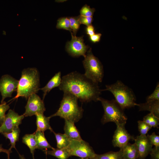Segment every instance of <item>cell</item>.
Masks as SVG:
<instances>
[{
	"label": "cell",
	"mask_w": 159,
	"mask_h": 159,
	"mask_svg": "<svg viewBox=\"0 0 159 159\" xmlns=\"http://www.w3.org/2000/svg\"><path fill=\"white\" fill-rule=\"evenodd\" d=\"M40 85V75L37 69L34 67L24 69L19 80L16 95L14 99L19 97L28 99L32 94L38 92Z\"/></svg>",
	"instance_id": "obj_2"
},
{
	"label": "cell",
	"mask_w": 159,
	"mask_h": 159,
	"mask_svg": "<svg viewBox=\"0 0 159 159\" xmlns=\"http://www.w3.org/2000/svg\"><path fill=\"white\" fill-rule=\"evenodd\" d=\"M80 159H89L87 158H80Z\"/></svg>",
	"instance_id": "obj_39"
},
{
	"label": "cell",
	"mask_w": 159,
	"mask_h": 159,
	"mask_svg": "<svg viewBox=\"0 0 159 159\" xmlns=\"http://www.w3.org/2000/svg\"><path fill=\"white\" fill-rule=\"evenodd\" d=\"M139 111H148L159 118V101H146L144 103L137 104Z\"/></svg>",
	"instance_id": "obj_15"
},
{
	"label": "cell",
	"mask_w": 159,
	"mask_h": 159,
	"mask_svg": "<svg viewBox=\"0 0 159 159\" xmlns=\"http://www.w3.org/2000/svg\"><path fill=\"white\" fill-rule=\"evenodd\" d=\"M139 154V159H145L151 152L153 145L147 135L137 136L135 138Z\"/></svg>",
	"instance_id": "obj_13"
},
{
	"label": "cell",
	"mask_w": 159,
	"mask_h": 159,
	"mask_svg": "<svg viewBox=\"0 0 159 159\" xmlns=\"http://www.w3.org/2000/svg\"><path fill=\"white\" fill-rule=\"evenodd\" d=\"M74 124L70 121L65 120L64 134L71 140H81L82 139L80 133Z\"/></svg>",
	"instance_id": "obj_14"
},
{
	"label": "cell",
	"mask_w": 159,
	"mask_h": 159,
	"mask_svg": "<svg viewBox=\"0 0 159 159\" xmlns=\"http://www.w3.org/2000/svg\"><path fill=\"white\" fill-rule=\"evenodd\" d=\"M138 129L140 135L142 136L146 135L148 132L151 129L152 127L143 120H138Z\"/></svg>",
	"instance_id": "obj_28"
},
{
	"label": "cell",
	"mask_w": 159,
	"mask_h": 159,
	"mask_svg": "<svg viewBox=\"0 0 159 159\" xmlns=\"http://www.w3.org/2000/svg\"><path fill=\"white\" fill-rule=\"evenodd\" d=\"M83 61L85 70L84 74L93 82L98 84L102 82L104 72L102 64L92 54L91 49L87 52Z\"/></svg>",
	"instance_id": "obj_6"
},
{
	"label": "cell",
	"mask_w": 159,
	"mask_h": 159,
	"mask_svg": "<svg viewBox=\"0 0 159 159\" xmlns=\"http://www.w3.org/2000/svg\"><path fill=\"white\" fill-rule=\"evenodd\" d=\"M37 143V149L44 150H47L48 148L52 150L53 148L48 143L45 138L44 132L36 130L34 133Z\"/></svg>",
	"instance_id": "obj_19"
},
{
	"label": "cell",
	"mask_w": 159,
	"mask_h": 159,
	"mask_svg": "<svg viewBox=\"0 0 159 159\" xmlns=\"http://www.w3.org/2000/svg\"><path fill=\"white\" fill-rule=\"evenodd\" d=\"M95 11V9L90 8L89 6L85 5L82 7L80 11V16L92 17Z\"/></svg>",
	"instance_id": "obj_29"
},
{
	"label": "cell",
	"mask_w": 159,
	"mask_h": 159,
	"mask_svg": "<svg viewBox=\"0 0 159 159\" xmlns=\"http://www.w3.org/2000/svg\"><path fill=\"white\" fill-rule=\"evenodd\" d=\"M79 16L78 17H72L68 18L70 23V26L73 34L76 36L77 31L79 29L81 24L79 20Z\"/></svg>",
	"instance_id": "obj_27"
},
{
	"label": "cell",
	"mask_w": 159,
	"mask_h": 159,
	"mask_svg": "<svg viewBox=\"0 0 159 159\" xmlns=\"http://www.w3.org/2000/svg\"><path fill=\"white\" fill-rule=\"evenodd\" d=\"M79 20L81 24L88 26L92 24L93 19L92 17H86L80 15L79 16Z\"/></svg>",
	"instance_id": "obj_33"
},
{
	"label": "cell",
	"mask_w": 159,
	"mask_h": 159,
	"mask_svg": "<svg viewBox=\"0 0 159 159\" xmlns=\"http://www.w3.org/2000/svg\"><path fill=\"white\" fill-rule=\"evenodd\" d=\"M105 87L106 88L102 90V91L110 92L123 110L137 106L136 97L132 90L121 81L118 80L113 84L106 85Z\"/></svg>",
	"instance_id": "obj_4"
},
{
	"label": "cell",
	"mask_w": 159,
	"mask_h": 159,
	"mask_svg": "<svg viewBox=\"0 0 159 159\" xmlns=\"http://www.w3.org/2000/svg\"><path fill=\"white\" fill-rule=\"evenodd\" d=\"M121 149L124 159H137L139 157L138 152L135 143H128Z\"/></svg>",
	"instance_id": "obj_18"
},
{
	"label": "cell",
	"mask_w": 159,
	"mask_h": 159,
	"mask_svg": "<svg viewBox=\"0 0 159 159\" xmlns=\"http://www.w3.org/2000/svg\"><path fill=\"white\" fill-rule=\"evenodd\" d=\"M98 101L101 102L104 110L101 120L103 124L110 122H114L116 125L126 124L127 117L115 99L108 100L100 97Z\"/></svg>",
	"instance_id": "obj_5"
},
{
	"label": "cell",
	"mask_w": 159,
	"mask_h": 159,
	"mask_svg": "<svg viewBox=\"0 0 159 159\" xmlns=\"http://www.w3.org/2000/svg\"><path fill=\"white\" fill-rule=\"evenodd\" d=\"M151 159H159V147L153 148L150 154Z\"/></svg>",
	"instance_id": "obj_34"
},
{
	"label": "cell",
	"mask_w": 159,
	"mask_h": 159,
	"mask_svg": "<svg viewBox=\"0 0 159 159\" xmlns=\"http://www.w3.org/2000/svg\"><path fill=\"white\" fill-rule=\"evenodd\" d=\"M72 39L67 44L66 48L67 52L73 57L82 56L84 57L89 48L84 43L83 37H77L71 32Z\"/></svg>",
	"instance_id": "obj_8"
},
{
	"label": "cell",
	"mask_w": 159,
	"mask_h": 159,
	"mask_svg": "<svg viewBox=\"0 0 159 159\" xmlns=\"http://www.w3.org/2000/svg\"><path fill=\"white\" fill-rule=\"evenodd\" d=\"M61 72H59L55 74L44 87L40 89V90H41L43 92V100L52 89L59 87L61 83Z\"/></svg>",
	"instance_id": "obj_16"
},
{
	"label": "cell",
	"mask_w": 159,
	"mask_h": 159,
	"mask_svg": "<svg viewBox=\"0 0 159 159\" xmlns=\"http://www.w3.org/2000/svg\"><path fill=\"white\" fill-rule=\"evenodd\" d=\"M102 34L100 33L95 34L93 35L90 36V40L93 43H96L99 42Z\"/></svg>",
	"instance_id": "obj_35"
},
{
	"label": "cell",
	"mask_w": 159,
	"mask_h": 159,
	"mask_svg": "<svg viewBox=\"0 0 159 159\" xmlns=\"http://www.w3.org/2000/svg\"><path fill=\"white\" fill-rule=\"evenodd\" d=\"M4 152L6 153L8 156V159H9L10 154L12 152L11 150L9 149H4L2 147V145H0V153Z\"/></svg>",
	"instance_id": "obj_37"
},
{
	"label": "cell",
	"mask_w": 159,
	"mask_h": 159,
	"mask_svg": "<svg viewBox=\"0 0 159 159\" xmlns=\"http://www.w3.org/2000/svg\"><path fill=\"white\" fill-rule=\"evenodd\" d=\"M9 108V105L7 104L4 101L0 105V127L4 120L5 113Z\"/></svg>",
	"instance_id": "obj_30"
},
{
	"label": "cell",
	"mask_w": 159,
	"mask_h": 159,
	"mask_svg": "<svg viewBox=\"0 0 159 159\" xmlns=\"http://www.w3.org/2000/svg\"><path fill=\"white\" fill-rule=\"evenodd\" d=\"M146 101L154 100L159 101V83L158 82L153 92L148 96L146 98Z\"/></svg>",
	"instance_id": "obj_31"
},
{
	"label": "cell",
	"mask_w": 159,
	"mask_h": 159,
	"mask_svg": "<svg viewBox=\"0 0 159 159\" xmlns=\"http://www.w3.org/2000/svg\"><path fill=\"white\" fill-rule=\"evenodd\" d=\"M93 159H124L122 150L117 152L112 151L102 154H96Z\"/></svg>",
	"instance_id": "obj_24"
},
{
	"label": "cell",
	"mask_w": 159,
	"mask_h": 159,
	"mask_svg": "<svg viewBox=\"0 0 159 159\" xmlns=\"http://www.w3.org/2000/svg\"><path fill=\"white\" fill-rule=\"evenodd\" d=\"M24 117L23 115H19L14 110H9L5 115L4 122L0 127V133L10 132L19 127Z\"/></svg>",
	"instance_id": "obj_10"
},
{
	"label": "cell",
	"mask_w": 159,
	"mask_h": 159,
	"mask_svg": "<svg viewBox=\"0 0 159 159\" xmlns=\"http://www.w3.org/2000/svg\"><path fill=\"white\" fill-rule=\"evenodd\" d=\"M45 153L54 156L58 159H67L70 156L66 148H54L51 150H43Z\"/></svg>",
	"instance_id": "obj_21"
},
{
	"label": "cell",
	"mask_w": 159,
	"mask_h": 159,
	"mask_svg": "<svg viewBox=\"0 0 159 159\" xmlns=\"http://www.w3.org/2000/svg\"><path fill=\"white\" fill-rule=\"evenodd\" d=\"M125 124H117V127L113 136L112 143L115 147L122 148L131 140L135 138L128 133L126 130Z\"/></svg>",
	"instance_id": "obj_12"
},
{
	"label": "cell",
	"mask_w": 159,
	"mask_h": 159,
	"mask_svg": "<svg viewBox=\"0 0 159 159\" xmlns=\"http://www.w3.org/2000/svg\"><path fill=\"white\" fill-rule=\"evenodd\" d=\"M20 133V129L19 127H18L10 132L1 133L6 139H8L10 140L11 146L9 150H11L12 148L16 149V143L19 140Z\"/></svg>",
	"instance_id": "obj_22"
},
{
	"label": "cell",
	"mask_w": 159,
	"mask_h": 159,
	"mask_svg": "<svg viewBox=\"0 0 159 159\" xmlns=\"http://www.w3.org/2000/svg\"><path fill=\"white\" fill-rule=\"evenodd\" d=\"M35 115L37 126L36 130L44 132L45 130H49L53 132L54 131L50 125L49 120L50 118L49 117H47L42 113L38 114Z\"/></svg>",
	"instance_id": "obj_17"
},
{
	"label": "cell",
	"mask_w": 159,
	"mask_h": 159,
	"mask_svg": "<svg viewBox=\"0 0 159 159\" xmlns=\"http://www.w3.org/2000/svg\"><path fill=\"white\" fill-rule=\"evenodd\" d=\"M56 28L58 29H63L70 31L72 30L70 26V23L68 18L62 17L57 21Z\"/></svg>",
	"instance_id": "obj_26"
},
{
	"label": "cell",
	"mask_w": 159,
	"mask_h": 159,
	"mask_svg": "<svg viewBox=\"0 0 159 159\" xmlns=\"http://www.w3.org/2000/svg\"><path fill=\"white\" fill-rule=\"evenodd\" d=\"M143 121L152 127H158L159 118L151 113L150 112L145 116Z\"/></svg>",
	"instance_id": "obj_25"
},
{
	"label": "cell",
	"mask_w": 159,
	"mask_h": 159,
	"mask_svg": "<svg viewBox=\"0 0 159 159\" xmlns=\"http://www.w3.org/2000/svg\"><path fill=\"white\" fill-rule=\"evenodd\" d=\"M78 98L68 92H64L60 107L57 111L49 117L59 116L64 120L74 123L78 122L82 117L84 110L78 105Z\"/></svg>",
	"instance_id": "obj_3"
},
{
	"label": "cell",
	"mask_w": 159,
	"mask_h": 159,
	"mask_svg": "<svg viewBox=\"0 0 159 159\" xmlns=\"http://www.w3.org/2000/svg\"><path fill=\"white\" fill-rule=\"evenodd\" d=\"M19 157L20 159H26L23 155H21L20 154H19Z\"/></svg>",
	"instance_id": "obj_38"
},
{
	"label": "cell",
	"mask_w": 159,
	"mask_h": 159,
	"mask_svg": "<svg viewBox=\"0 0 159 159\" xmlns=\"http://www.w3.org/2000/svg\"><path fill=\"white\" fill-rule=\"evenodd\" d=\"M57 141V147L59 148H66L69 144L71 139L64 134L53 132Z\"/></svg>",
	"instance_id": "obj_23"
},
{
	"label": "cell",
	"mask_w": 159,
	"mask_h": 159,
	"mask_svg": "<svg viewBox=\"0 0 159 159\" xmlns=\"http://www.w3.org/2000/svg\"><path fill=\"white\" fill-rule=\"evenodd\" d=\"M25 107L24 117L31 116L39 113L44 114L46 110L43 100L36 93H34L28 97Z\"/></svg>",
	"instance_id": "obj_9"
},
{
	"label": "cell",
	"mask_w": 159,
	"mask_h": 159,
	"mask_svg": "<svg viewBox=\"0 0 159 159\" xmlns=\"http://www.w3.org/2000/svg\"><path fill=\"white\" fill-rule=\"evenodd\" d=\"M149 138L151 143L155 147H159V136L157 135L155 132L152 133L150 135H147Z\"/></svg>",
	"instance_id": "obj_32"
},
{
	"label": "cell",
	"mask_w": 159,
	"mask_h": 159,
	"mask_svg": "<svg viewBox=\"0 0 159 159\" xmlns=\"http://www.w3.org/2000/svg\"><path fill=\"white\" fill-rule=\"evenodd\" d=\"M66 149L70 156L93 159L96 154L89 144L82 139L80 140H71Z\"/></svg>",
	"instance_id": "obj_7"
},
{
	"label": "cell",
	"mask_w": 159,
	"mask_h": 159,
	"mask_svg": "<svg viewBox=\"0 0 159 159\" xmlns=\"http://www.w3.org/2000/svg\"><path fill=\"white\" fill-rule=\"evenodd\" d=\"M87 34L90 36L95 34V30L94 27L91 24L87 26L86 29Z\"/></svg>",
	"instance_id": "obj_36"
},
{
	"label": "cell",
	"mask_w": 159,
	"mask_h": 159,
	"mask_svg": "<svg viewBox=\"0 0 159 159\" xmlns=\"http://www.w3.org/2000/svg\"><path fill=\"white\" fill-rule=\"evenodd\" d=\"M98 83L75 71L63 76L59 89L76 97L82 102L98 101L102 91Z\"/></svg>",
	"instance_id": "obj_1"
},
{
	"label": "cell",
	"mask_w": 159,
	"mask_h": 159,
	"mask_svg": "<svg viewBox=\"0 0 159 159\" xmlns=\"http://www.w3.org/2000/svg\"><path fill=\"white\" fill-rule=\"evenodd\" d=\"M22 142L28 147L33 159H34V151L37 149V143L34 133L25 135L22 138Z\"/></svg>",
	"instance_id": "obj_20"
},
{
	"label": "cell",
	"mask_w": 159,
	"mask_h": 159,
	"mask_svg": "<svg viewBox=\"0 0 159 159\" xmlns=\"http://www.w3.org/2000/svg\"><path fill=\"white\" fill-rule=\"evenodd\" d=\"M19 80L8 74L2 76L0 79V92L2 97L1 103L6 98L11 97L13 93L16 90Z\"/></svg>",
	"instance_id": "obj_11"
}]
</instances>
